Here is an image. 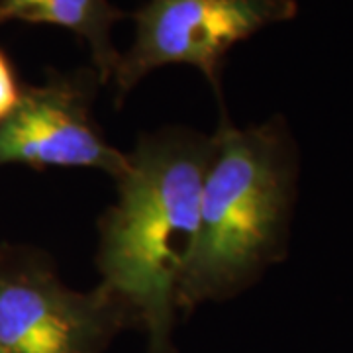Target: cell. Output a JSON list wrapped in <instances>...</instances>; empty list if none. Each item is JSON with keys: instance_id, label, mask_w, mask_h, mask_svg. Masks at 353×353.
Returning <instances> with one entry per match:
<instances>
[{"instance_id": "52a82bcc", "label": "cell", "mask_w": 353, "mask_h": 353, "mask_svg": "<svg viewBox=\"0 0 353 353\" xmlns=\"http://www.w3.org/2000/svg\"><path fill=\"white\" fill-rule=\"evenodd\" d=\"M24 88L20 87L18 77L10 59L0 50V122L6 120L22 99Z\"/></svg>"}, {"instance_id": "5b68a950", "label": "cell", "mask_w": 353, "mask_h": 353, "mask_svg": "<svg viewBox=\"0 0 353 353\" xmlns=\"http://www.w3.org/2000/svg\"><path fill=\"white\" fill-rule=\"evenodd\" d=\"M99 77L94 71H50L39 87H28L14 112L0 122V165L34 169H97L114 181L130 167L92 118Z\"/></svg>"}, {"instance_id": "7a4b0ae2", "label": "cell", "mask_w": 353, "mask_h": 353, "mask_svg": "<svg viewBox=\"0 0 353 353\" xmlns=\"http://www.w3.org/2000/svg\"><path fill=\"white\" fill-rule=\"evenodd\" d=\"M296 161L289 134L275 122L238 128L222 108L202 179L199 226L181 275L176 308L240 294L285 253Z\"/></svg>"}, {"instance_id": "8992f818", "label": "cell", "mask_w": 353, "mask_h": 353, "mask_svg": "<svg viewBox=\"0 0 353 353\" xmlns=\"http://www.w3.org/2000/svg\"><path fill=\"white\" fill-rule=\"evenodd\" d=\"M126 14L110 0H0V24L28 22L65 28L87 43L99 83L112 81L120 55L112 43V28Z\"/></svg>"}, {"instance_id": "277c9868", "label": "cell", "mask_w": 353, "mask_h": 353, "mask_svg": "<svg viewBox=\"0 0 353 353\" xmlns=\"http://www.w3.org/2000/svg\"><path fill=\"white\" fill-rule=\"evenodd\" d=\"M299 0H148L134 14L136 38L112 77L116 102L152 71L196 67L222 102L228 53L267 26L290 20Z\"/></svg>"}, {"instance_id": "3957f363", "label": "cell", "mask_w": 353, "mask_h": 353, "mask_svg": "<svg viewBox=\"0 0 353 353\" xmlns=\"http://www.w3.org/2000/svg\"><path fill=\"white\" fill-rule=\"evenodd\" d=\"M134 320L101 285L69 289L48 255L0 248V353H102Z\"/></svg>"}, {"instance_id": "6da1fadb", "label": "cell", "mask_w": 353, "mask_h": 353, "mask_svg": "<svg viewBox=\"0 0 353 353\" xmlns=\"http://www.w3.org/2000/svg\"><path fill=\"white\" fill-rule=\"evenodd\" d=\"M212 136L189 128L143 134L99 222V285L124 304L148 353H176V292L199 226Z\"/></svg>"}]
</instances>
